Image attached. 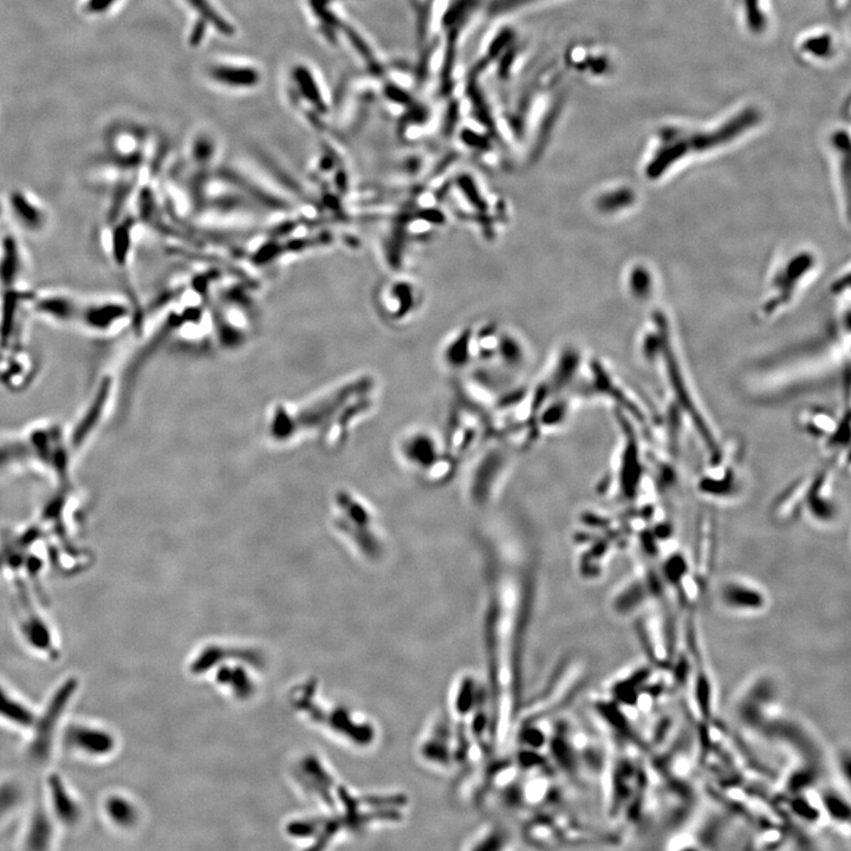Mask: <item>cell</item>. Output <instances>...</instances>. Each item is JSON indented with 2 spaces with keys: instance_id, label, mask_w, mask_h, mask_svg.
<instances>
[{
  "instance_id": "cell-1",
  "label": "cell",
  "mask_w": 851,
  "mask_h": 851,
  "mask_svg": "<svg viewBox=\"0 0 851 851\" xmlns=\"http://www.w3.org/2000/svg\"><path fill=\"white\" fill-rule=\"evenodd\" d=\"M79 685L80 682L76 678L64 680L51 694L43 712L37 714L28 746V756L32 762L44 763L49 759L57 729L61 726L64 714L79 691Z\"/></svg>"
},
{
  "instance_id": "cell-2",
  "label": "cell",
  "mask_w": 851,
  "mask_h": 851,
  "mask_svg": "<svg viewBox=\"0 0 851 851\" xmlns=\"http://www.w3.org/2000/svg\"><path fill=\"white\" fill-rule=\"evenodd\" d=\"M417 755L427 768L439 772L456 769L454 725L451 717L437 714L421 733Z\"/></svg>"
},
{
  "instance_id": "cell-3",
  "label": "cell",
  "mask_w": 851,
  "mask_h": 851,
  "mask_svg": "<svg viewBox=\"0 0 851 851\" xmlns=\"http://www.w3.org/2000/svg\"><path fill=\"white\" fill-rule=\"evenodd\" d=\"M63 742L69 750L92 758H105L115 750L112 733L102 727L87 724H71L63 734Z\"/></svg>"
},
{
  "instance_id": "cell-4",
  "label": "cell",
  "mask_w": 851,
  "mask_h": 851,
  "mask_svg": "<svg viewBox=\"0 0 851 851\" xmlns=\"http://www.w3.org/2000/svg\"><path fill=\"white\" fill-rule=\"evenodd\" d=\"M128 310L123 303L116 300H97L82 305L79 322L88 331L107 334L125 326Z\"/></svg>"
},
{
  "instance_id": "cell-5",
  "label": "cell",
  "mask_w": 851,
  "mask_h": 851,
  "mask_svg": "<svg viewBox=\"0 0 851 851\" xmlns=\"http://www.w3.org/2000/svg\"><path fill=\"white\" fill-rule=\"evenodd\" d=\"M47 788L50 814H53L57 823L64 825V827H76V824H79L82 818V808L73 792L69 790L57 773L49 776Z\"/></svg>"
},
{
  "instance_id": "cell-6",
  "label": "cell",
  "mask_w": 851,
  "mask_h": 851,
  "mask_svg": "<svg viewBox=\"0 0 851 851\" xmlns=\"http://www.w3.org/2000/svg\"><path fill=\"white\" fill-rule=\"evenodd\" d=\"M8 207L11 216L24 231L37 233L48 225V210L34 194L16 191L11 194Z\"/></svg>"
},
{
  "instance_id": "cell-7",
  "label": "cell",
  "mask_w": 851,
  "mask_h": 851,
  "mask_svg": "<svg viewBox=\"0 0 851 851\" xmlns=\"http://www.w3.org/2000/svg\"><path fill=\"white\" fill-rule=\"evenodd\" d=\"M37 314L56 323L79 321L82 304L74 296L64 292H45L34 300Z\"/></svg>"
},
{
  "instance_id": "cell-8",
  "label": "cell",
  "mask_w": 851,
  "mask_h": 851,
  "mask_svg": "<svg viewBox=\"0 0 851 851\" xmlns=\"http://www.w3.org/2000/svg\"><path fill=\"white\" fill-rule=\"evenodd\" d=\"M55 830L53 817L49 809H45L42 803H38L28 825L25 834V848L29 850H47L54 842Z\"/></svg>"
},
{
  "instance_id": "cell-9",
  "label": "cell",
  "mask_w": 851,
  "mask_h": 851,
  "mask_svg": "<svg viewBox=\"0 0 851 851\" xmlns=\"http://www.w3.org/2000/svg\"><path fill=\"white\" fill-rule=\"evenodd\" d=\"M36 718L32 708L0 685V720L19 729L31 730Z\"/></svg>"
},
{
  "instance_id": "cell-10",
  "label": "cell",
  "mask_w": 851,
  "mask_h": 851,
  "mask_svg": "<svg viewBox=\"0 0 851 851\" xmlns=\"http://www.w3.org/2000/svg\"><path fill=\"white\" fill-rule=\"evenodd\" d=\"M723 601L732 609L758 610L764 607L765 597L749 583L732 581L724 586Z\"/></svg>"
},
{
  "instance_id": "cell-11",
  "label": "cell",
  "mask_w": 851,
  "mask_h": 851,
  "mask_svg": "<svg viewBox=\"0 0 851 851\" xmlns=\"http://www.w3.org/2000/svg\"><path fill=\"white\" fill-rule=\"evenodd\" d=\"M24 257L16 240L5 238L0 244V285L10 287L18 278H21L24 270Z\"/></svg>"
},
{
  "instance_id": "cell-12",
  "label": "cell",
  "mask_w": 851,
  "mask_h": 851,
  "mask_svg": "<svg viewBox=\"0 0 851 851\" xmlns=\"http://www.w3.org/2000/svg\"><path fill=\"white\" fill-rule=\"evenodd\" d=\"M799 425H802L803 431L810 434L812 438L818 439L829 437L833 440L834 434L841 431V424L834 419V414L825 409L811 408L803 412L799 417Z\"/></svg>"
},
{
  "instance_id": "cell-13",
  "label": "cell",
  "mask_w": 851,
  "mask_h": 851,
  "mask_svg": "<svg viewBox=\"0 0 851 851\" xmlns=\"http://www.w3.org/2000/svg\"><path fill=\"white\" fill-rule=\"evenodd\" d=\"M510 841L511 836L502 825L490 824L471 838L467 848L474 850L505 849L510 847Z\"/></svg>"
},
{
  "instance_id": "cell-14",
  "label": "cell",
  "mask_w": 851,
  "mask_h": 851,
  "mask_svg": "<svg viewBox=\"0 0 851 851\" xmlns=\"http://www.w3.org/2000/svg\"><path fill=\"white\" fill-rule=\"evenodd\" d=\"M105 811L109 821L118 825V827H129L135 820L133 805L120 796L107 798Z\"/></svg>"
},
{
  "instance_id": "cell-15",
  "label": "cell",
  "mask_w": 851,
  "mask_h": 851,
  "mask_svg": "<svg viewBox=\"0 0 851 851\" xmlns=\"http://www.w3.org/2000/svg\"><path fill=\"white\" fill-rule=\"evenodd\" d=\"M23 792L21 786L15 782L0 784V822L14 812L22 803Z\"/></svg>"
},
{
  "instance_id": "cell-16",
  "label": "cell",
  "mask_w": 851,
  "mask_h": 851,
  "mask_svg": "<svg viewBox=\"0 0 851 851\" xmlns=\"http://www.w3.org/2000/svg\"><path fill=\"white\" fill-rule=\"evenodd\" d=\"M214 77L219 81L233 84H249L257 80L255 71L235 68H217L214 71Z\"/></svg>"
},
{
  "instance_id": "cell-17",
  "label": "cell",
  "mask_w": 851,
  "mask_h": 851,
  "mask_svg": "<svg viewBox=\"0 0 851 851\" xmlns=\"http://www.w3.org/2000/svg\"><path fill=\"white\" fill-rule=\"evenodd\" d=\"M114 2L115 0H89L86 9L93 12V14H100V12L106 11Z\"/></svg>"
}]
</instances>
